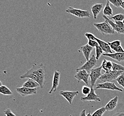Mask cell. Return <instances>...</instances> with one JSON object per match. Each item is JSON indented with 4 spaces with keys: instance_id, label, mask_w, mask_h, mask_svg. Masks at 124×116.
Segmentation results:
<instances>
[{
    "instance_id": "6da1fadb",
    "label": "cell",
    "mask_w": 124,
    "mask_h": 116,
    "mask_svg": "<svg viewBox=\"0 0 124 116\" xmlns=\"http://www.w3.org/2000/svg\"><path fill=\"white\" fill-rule=\"evenodd\" d=\"M46 74V68L43 64H37L34 63L30 69L20 76V79L28 78L33 79L38 83L40 88H42L45 85Z\"/></svg>"
},
{
    "instance_id": "7a4b0ae2",
    "label": "cell",
    "mask_w": 124,
    "mask_h": 116,
    "mask_svg": "<svg viewBox=\"0 0 124 116\" xmlns=\"http://www.w3.org/2000/svg\"><path fill=\"white\" fill-rule=\"evenodd\" d=\"M93 25L103 35H113L115 33L112 26L106 20L102 23H94Z\"/></svg>"
},
{
    "instance_id": "3957f363",
    "label": "cell",
    "mask_w": 124,
    "mask_h": 116,
    "mask_svg": "<svg viewBox=\"0 0 124 116\" xmlns=\"http://www.w3.org/2000/svg\"><path fill=\"white\" fill-rule=\"evenodd\" d=\"M124 71H111L106 72L100 77L99 79L102 82H110L113 79H116L124 73Z\"/></svg>"
},
{
    "instance_id": "277c9868",
    "label": "cell",
    "mask_w": 124,
    "mask_h": 116,
    "mask_svg": "<svg viewBox=\"0 0 124 116\" xmlns=\"http://www.w3.org/2000/svg\"><path fill=\"white\" fill-rule=\"evenodd\" d=\"M66 12L79 18H88L91 17V14L88 10H84L81 9L74 8L70 6L68 8Z\"/></svg>"
},
{
    "instance_id": "5b68a950",
    "label": "cell",
    "mask_w": 124,
    "mask_h": 116,
    "mask_svg": "<svg viewBox=\"0 0 124 116\" xmlns=\"http://www.w3.org/2000/svg\"><path fill=\"white\" fill-rule=\"evenodd\" d=\"M97 60L96 59V55L93 54L88 61H87L84 65H82L80 67H79L76 69V72L80 70H85L87 71L88 73H90L91 71L93 69V68L96 65Z\"/></svg>"
},
{
    "instance_id": "8992f818",
    "label": "cell",
    "mask_w": 124,
    "mask_h": 116,
    "mask_svg": "<svg viewBox=\"0 0 124 116\" xmlns=\"http://www.w3.org/2000/svg\"><path fill=\"white\" fill-rule=\"evenodd\" d=\"M102 68L101 66L93 68L90 73V77L91 79V88H93L95 85L96 80L99 79L100 77L102 76L101 70Z\"/></svg>"
},
{
    "instance_id": "52a82bcc",
    "label": "cell",
    "mask_w": 124,
    "mask_h": 116,
    "mask_svg": "<svg viewBox=\"0 0 124 116\" xmlns=\"http://www.w3.org/2000/svg\"><path fill=\"white\" fill-rule=\"evenodd\" d=\"M89 77L90 73L85 70L76 71V73L75 75V78L77 79L78 83H80L82 81L87 85H88V78Z\"/></svg>"
},
{
    "instance_id": "ba28073f",
    "label": "cell",
    "mask_w": 124,
    "mask_h": 116,
    "mask_svg": "<svg viewBox=\"0 0 124 116\" xmlns=\"http://www.w3.org/2000/svg\"><path fill=\"white\" fill-rule=\"evenodd\" d=\"M79 91H61L59 94L68 101L69 103L71 105L72 101L75 96L79 94Z\"/></svg>"
},
{
    "instance_id": "9c48e42d",
    "label": "cell",
    "mask_w": 124,
    "mask_h": 116,
    "mask_svg": "<svg viewBox=\"0 0 124 116\" xmlns=\"http://www.w3.org/2000/svg\"><path fill=\"white\" fill-rule=\"evenodd\" d=\"M102 88V89H106L108 90H117L122 92L123 90L117 87L114 83L111 82H104L103 83L98 84L96 85V89Z\"/></svg>"
},
{
    "instance_id": "30bf717a",
    "label": "cell",
    "mask_w": 124,
    "mask_h": 116,
    "mask_svg": "<svg viewBox=\"0 0 124 116\" xmlns=\"http://www.w3.org/2000/svg\"><path fill=\"white\" fill-rule=\"evenodd\" d=\"M37 88H31L24 87L16 88L17 93H18L23 96L31 95L33 94H36L37 93Z\"/></svg>"
},
{
    "instance_id": "8fae6325",
    "label": "cell",
    "mask_w": 124,
    "mask_h": 116,
    "mask_svg": "<svg viewBox=\"0 0 124 116\" xmlns=\"http://www.w3.org/2000/svg\"><path fill=\"white\" fill-rule=\"evenodd\" d=\"M80 100L82 101H98L101 102V100L99 96L95 93L94 89L93 88H91L90 93L87 96L85 97H81Z\"/></svg>"
},
{
    "instance_id": "7c38bea8",
    "label": "cell",
    "mask_w": 124,
    "mask_h": 116,
    "mask_svg": "<svg viewBox=\"0 0 124 116\" xmlns=\"http://www.w3.org/2000/svg\"><path fill=\"white\" fill-rule=\"evenodd\" d=\"M60 76V72L58 70H57L54 71L53 82H52V86L51 90L49 91V93H52V92H54L56 91L58 86L59 85V78Z\"/></svg>"
},
{
    "instance_id": "4fadbf2b",
    "label": "cell",
    "mask_w": 124,
    "mask_h": 116,
    "mask_svg": "<svg viewBox=\"0 0 124 116\" xmlns=\"http://www.w3.org/2000/svg\"><path fill=\"white\" fill-rule=\"evenodd\" d=\"M102 16L105 20H106L110 24V25L112 26L114 31H116L119 34H124V27H121L120 26H118L115 23H114L113 21L111 20L110 18H108L107 16H105L104 15H103Z\"/></svg>"
},
{
    "instance_id": "5bb4252c",
    "label": "cell",
    "mask_w": 124,
    "mask_h": 116,
    "mask_svg": "<svg viewBox=\"0 0 124 116\" xmlns=\"http://www.w3.org/2000/svg\"><path fill=\"white\" fill-rule=\"evenodd\" d=\"M96 40L98 42L99 45L102 49L104 52L106 54H112L113 53L111 48L108 43L105 42L104 41L98 39L96 37Z\"/></svg>"
},
{
    "instance_id": "9a60e30c",
    "label": "cell",
    "mask_w": 124,
    "mask_h": 116,
    "mask_svg": "<svg viewBox=\"0 0 124 116\" xmlns=\"http://www.w3.org/2000/svg\"><path fill=\"white\" fill-rule=\"evenodd\" d=\"M103 4L101 3H96L91 7V11L93 14V18L95 20L96 19L98 15L101 11L103 8Z\"/></svg>"
},
{
    "instance_id": "2e32d148",
    "label": "cell",
    "mask_w": 124,
    "mask_h": 116,
    "mask_svg": "<svg viewBox=\"0 0 124 116\" xmlns=\"http://www.w3.org/2000/svg\"><path fill=\"white\" fill-rule=\"evenodd\" d=\"M103 55L105 56L109 57L119 62L124 61V52H115L112 54L104 53Z\"/></svg>"
},
{
    "instance_id": "e0dca14e",
    "label": "cell",
    "mask_w": 124,
    "mask_h": 116,
    "mask_svg": "<svg viewBox=\"0 0 124 116\" xmlns=\"http://www.w3.org/2000/svg\"><path fill=\"white\" fill-rule=\"evenodd\" d=\"M80 49L82 51V53L85 59L87 61H88L89 60V57H90L91 53L93 50V47L87 44L82 46L80 47Z\"/></svg>"
},
{
    "instance_id": "ac0fdd59",
    "label": "cell",
    "mask_w": 124,
    "mask_h": 116,
    "mask_svg": "<svg viewBox=\"0 0 124 116\" xmlns=\"http://www.w3.org/2000/svg\"><path fill=\"white\" fill-rule=\"evenodd\" d=\"M118 99V96H116L114 98L110 100L105 106L106 110H113L116 107L117 105Z\"/></svg>"
},
{
    "instance_id": "d6986e66",
    "label": "cell",
    "mask_w": 124,
    "mask_h": 116,
    "mask_svg": "<svg viewBox=\"0 0 124 116\" xmlns=\"http://www.w3.org/2000/svg\"><path fill=\"white\" fill-rule=\"evenodd\" d=\"M101 66L106 72L113 71V62L110 60L104 59L102 61Z\"/></svg>"
},
{
    "instance_id": "ffe728a7",
    "label": "cell",
    "mask_w": 124,
    "mask_h": 116,
    "mask_svg": "<svg viewBox=\"0 0 124 116\" xmlns=\"http://www.w3.org/2000/svg\"><path fill=\"white\" fill-rule=\"evenodd\" d=\"M39 86H40V85L38 83L31 79H29L23 84V87L31 88H37Z\"/></svg>"
},
{
    "instance_id": "44dd1931",
    "label": "cell",
    "mask_w": 124,
    "mask_h": 116,
    "mask_svg": "<svg viewBox=\"0 0 124 116\" xmlns=\"http://www.w3.org/2000/svg\"><path fill=\"white\" fill-rule=\"evenodd\" d=\"M109 1L107 0V2L103 10V15L106 16H112L113 14V9L110 7Z\"/></svg>"
},
{
    "instance_id": "7402d4cb",
    "label": "cell",
    "mask_w": 124,
    "mask_h": 116,
    "mask_svg": "<svg viewBox=\"0 0 124 116\" xmlns=\"http://www.w3.org/2000/svg\"><path fill=\"white\" fill-rule=\"evenodd\" d=\"M0 93L5 95H11L12 92L5 85H1L0 87Z\"/></svg>"
},
{
    "instance_id": "603a6c76",
    "label": "cell",
    "mask_w": 124,
    "mask_h": 116,
    "mask_svg": "<svg viewBox=\"0 0 124 116\" xmlns=\"http://www.w3.org/2000/svg\"><path fill=\"white\" fill-rule=\"evenodd\" d=\"M110 46L111 49H114V48L117 47L121 45V41L120 40H115L112 42H108Z\"/></svg>"
},
{
    "instance_id": "cb8c5ba5",
    "label": "cell",
    "mask_w": 124,
    "mask_h": 116,
    "mask_svg": "<svg viewBox=\"0 0 124 116\" xmlns=\"http://www.w3.org/2000/svg\"><path fill=\"white\" fill-rule=\"evenodd\" d=\"M113 71H124V67L121 64L113 62Z\"/></svg>"
},
{
    "instance_id": "d4e9b609",
    "label": "cell",
    "mask_w": 124,
    "mask_h": 116,
    "mask_svg": "<svg viewBox=\"0 0 124 116\" xmlns=\"http://www.w3.org/2000/svg\"><path fill=\"white\" fill-rule=\"evenodd\" d=\"M110 19L114 20L115 21H121L124 20V14H118L111 17Z\"/></svg>"
},
{
    "instance_id": "484cf974",
    "label": "cell",
    "mask_w": 124,
    "mask_h": 116,
    "mask_svg": "<svg viewBox=\"0 0 124 116\" xmlns=\"http://www.w3.org/2000/svg\"><path fill=\"white\" fill-rule=\"evenodd\" d=\"M105 111L106 110L105 107H103L94 112L92 114V116H102Z\"/></svg>"
},
{
    "instance_id": "4316f807",
    "label": "cell",
    "mask_w": 124,
    "mask_h": 116,
    "mask_svg": "<svg viewBox=\"0 0 124 116\" xmlns=\"http://www.w3.org/2000/svg\"><path fill=\"white\" fill-rule=\"evenodd\" d=\"M103 50L100 46H97L96 47V57L97 60H99L100 57L103 53Z\"/></svg>"
},
{
    "instance_id": "83f0119b",
    "label": "cell",
    "mask_w": 124,
    "mask_h": 116,
    "mask_svg": "<svg viewBox=\"0 0 124 116\" xmlns=\"http://www.w3.org/2000/svg\"><path fill=\"white\" fill-rule=\"evenodd\" d=\"M109 2L112 4L113 6H114L116 8L121 7L122 3L123 2V0H108Z\"/></svg>"
},
{
    "instance_id": "f1b7e54d",
    "label": "cell",
    "mask_w": 124,
    "mask_h": 116,
    "mask_svg": "<svg viewBox=\"0 0 124 116\" xmlns=\"http://www.w3.org/2000/svg\"><path fill=\"white\" fill-rule=\"evenodd\" d=\"M116 80L120 85L124 88V74L121 75L116 78Z\"/></svg>"
},
{
    "instance_id": "f546056e",
    "label": "cell",
    "mask_w": 124,
    "mask_h": 116,
    "mask_svg": "<svg viewBox=\"0 0 124 116\" xmlns=\"http://www.w3.org/2000/svg\"><path fill=\"white\" fill-rule=\"evenodd\" d=\"M91 88H89L87 86H84L82 88V93L84 95L87 96L90 93Z\"/></svg>"
},
{
    "instance_id": "4dcf8cb0",
    "label": "cell",
    "mask_w": 124,
    "mask_h": 116,
    "mask_svg": "<svg viewBox=\"0 0 124 116\" xmlns=\"http://www.w3.org/2000/svg\"><path fill=\"white\" fill-rule=\"evenodd\" d=\"M85 35L88 40H96V36L91 33H86Z\"/></svg>"
},
{
    "instance_id": "1f68e13d",
    "label": "cell",
    "mask_w": 124,
    "mask_h": 116,
    "mask_svg": "<svg viewBox=\"0 0 124 116\" xmlns=\"http://www.w3.org/2000/svg\"><path fill=\"white\" fill-rule=\"evenodd\" d=\"M87 44L93 48L94 47L96 48L97 46H99L98 43L96 40H88Z\"/></svg>"
},
{
    "instance_id": "d6a6232c",
    "label": "cell",
    "mask_w": 124,
    "mask_h": 116,
    "mask_svg": "<svg viewBox=\"0 0 124 116\" xmlns=\"http://www.w3.org/2000/svg\"><path fill=\"white\" fill-rule=\"evenodd\" d=\"M3 113L4 114L6 115V116H16L15 114H14V113L12 112L11 109L9 108L6 109V110L3 112Z\"/></svg>"
},
{
    "instance_id": "836d02e7",
    "label": "cell",
    "mask_w": 124,
    "mask_h": 116,
    "mask_svg": "<svg viewBox=\"0 0 124 116\" xmlns=\"http://www.w3.org/2000/svg\"><path fill=\"white\" fill-rule=\"evenodd\" d=\"M113 50L116 52H124V50L121 46L114 48V49H113Z\"/></svg>"
},
{
    "instance_id": "e575fe53",
    "label": "cell",
    "mask_w": 124,
    "mask_h": 116,
    "mask_svg": "<svg viewBox=\"0 0 124 116\" xmlns=\"http://www.w3.org/2000/svg\"><path fill=\"white\" fill-rule=\"evenodd\" d=\"M115 23L118 26H120L121 27H124V23H123V22H121V21H115Z\"/></svg>"
},
{
    "instance_id": "d590c367",
    "label": "cell",
    "mask_w": 124,
    "mask_h": 116,
    "mask_svg": "<svg viewBox=\"0 0 124 116\" xmlns=\"http://www.w3.org/2000/svg\"><path fill=\"white\" fill-rule=\"evenodd\" d=\"M80 116H86V109H84L82 110L80 114Z\"/></svg>"
},
{
    "instance_id": "8d00e7d4",
    "label": "cell",
    "mask_w": 124,
    "mask_h": 116,
    "mask_svg": "<svg viewBox=\"0 0 124 116\" xmlns=\"http://www.w3.org/2000/svg\"><path fill=\"white\" fill-rule=\"evenodd\" d=\"M121 7L122 9H123V10H124V0H123V2L121 4Z\"/></svg>"
},
{
    "instance_id": "74e56055",
    "label": "cell",
    "mask_w": 124,
    "mask_h": 116,
    "mask_svg": "<svg viewBox=\"0 0 124 116\" xmlns=\"http://www.w3.org/2000/svg\"><path fill=\"white\" fill-rule=\"evenodd\" d=\"M87 116H92V115L91 114V112H89V113H88Z\"/></svg>"
},
{
    "instance_id": "f35d334b",
    "label": "cell",
    "mask_w": 124,
    "mask_h": 116,
    "mask_svg": "<svg viewBox=\"0 0 124 116\" xmlns=\"http://www.w3.org/2000/svg\"><path fill=\"white\" fill-rule=\"evenodd\" d=\"M123 23H124V21H123Z\"/></svg>"
},
{
    "instance_id": "ab89813d",
    "label": "cell",
    "mask_w": 124,
    "mask_h": 116,
    "mask_svg": "<svg viewBox=\"0 0 124 116\" xmlns=\"http://www.w3.org/2000/svg\"><path fill=\"white\" fill-rule=\"evenodd\" d=\"M28 116V115H25V116Z\"/></svg>"
}]
</instances>
